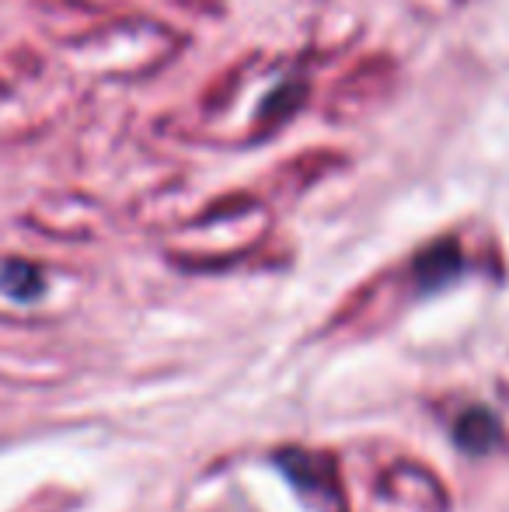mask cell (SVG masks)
Returning <instances> with one entry per match:
<instances>
[{
    "label": "cell",
    "instance_id": "6da1fadb",
    "mask_svg": "<svg viewBox=\"0 0 509 512\" xmlns=\"http://www.w3.org/2000/svg\"><path fill=\"white\" fill-rule=\"evenodd\" d=\"M394 77H398V67H394L387 56H381V53L367 56V60L356 63V67L342 77L339 88L332 91V98H328V119H335V122L360 119L367 108L384 102Z\"/></svg>",
    "mask_w": 509,
    "mask_h": 512
},
{
    "label": "cell",
    "instance_id": "3957f363",
    "mask_svg": "<svg viewBox=\"0 0 509 512\" xmlns=\"http://www.w3.org/2000/svg\"><path fill=\"white\" fill-rule=\"evenodd\" d=\"M496 439V422H492L489 411H468V415L457 422V443L471 453H482Z\"/></svg>",
    "mask_w": 509,
    "mask_h": 512
},
{
    "label": "cell",
    "instance_id": "7a4b0ae2",
    "mask_svg": "<svg viewBox=\"0 0 509 512\" xmlns=\"http://www.w3.org/2000/svg\"><path fill=\"white\" fill-rule=\"evenodd\" d=\"M464 258H461V248H457V241H433L426 251L419 255V262H415V272H419V283L422 286H443L450 283V279L461 272Z\"/></svg>",
    "mask_w": 509,
    "mask_h": 512
}]
</instances>
